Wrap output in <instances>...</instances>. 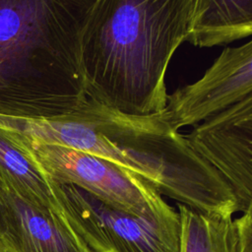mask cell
Here are the masks:
<instances>
[{
  "label": "cell",
  "mask_w": 252,
  "mask_h": 252,
  "mask_svg": "<svg viewBox=\"0 0 252 252\" xmlns=\"http://www.w3.org/2000/svg\"><path fill=\"white\" fill-rule=\"evenodd\" d=\"M179 252H237V233L230 215L208 214L178 204Z\"/></svg>",
  "instance_id": "30bf717a"
},
{
  "label": "cell",
  "mask_w": 252,
  "mask_h": 252,
  "mask_svg": "<svg viewBox=\"0 0 252 252\" xmlns=\"http://www.w3.org/2000/svg\"><path fill=\"white\" fill-rule=\"evenodd\" d=\"M95 0H0V114L51 118L87 99L83 29Z\"/></svg>",
  "instance_id": "7a4b0ae2"
},
{
  "label": "cell",
  "mask_w": 252,
  "mask_h": 252,
  "mask_svg": "<svg viewBox=\"0 0 252 252\" xmlns=\"http://www.w3.org/2000/svg\"><path fill=\"white\" fill-rule=\"evenodd\" d=\"M14 133L55 183L74 185L107 205L137 216L174 210L152 184L127 168L94 155Z\"/></svg>",
  "instance_id": "277c9868"
},
{
  "label": "cell",
  "mask_w": 252,
  "mask_h": 252,
  "mask_svg": "<svg viewBox=\"0 0 252 252\" xmlns=\"http://www.w3.org/2000/svg\"><path fill=\"white\" fill-rule=\"evenodd\" d=\"M2 242L12 252H90L62 215L4 191Z\"/></svg>",
  "instance_id": "52a82bcc"
},
{
  "label": "cell",
  "mask_w": 252,
  "mask_h": 252,
  "mask_svg": "<svg viewBox=\"0 0 252 252\" xmlns=\"http://www.w3.org/2000/svg\"><path fill=\"white\" fill-rule=\"evenodd\" d=\"M0 180L6 189L25 201L62 215L48 176L17 135L3 128H0Z\"/></svg>",
  "instance_id": "9c48e42d"
},
{
  "label": "cell",
  "mask_w": 252,
  "mask_h": 252,
  "mask_svg": "<svg viewBox=\"0 0 252 252\" xmlns=\"http://www.w3.org/2000/svg\"><path fill=\"white\" fill-rule=\"evenodd\" d=\"M252 33V0H193L186 40L212 47Z\"/></svg>",
  "instance_id": "ba28073f"
},
{
  "label": "cell",
  "mask_w": 252,
  "mask_h": 252,
  "mask_svg": "<svg viewBox=\"0 0 252 252\" xmlns=\"http://www.w3.org/2000/svg\"><path fill=\"white\" fill-rule=\"evenodd\" d=\"M4 191L5 187L0 180V242H2L3 234L5 231V220H4Z\"/></svg>",
  "instance_id": "8fae6325"
},
{
  "label": "cell",
  "mask_w": 252,
  "mask_h": 252,
  "mask_svg": "<svg viewBox=\"0 0 252 252\" xmlns=\"http://www.w3.org/2000/svg\"><path fill=\"white\" fill-rule=\"evenodd\" d=\"M51 181V180H50ZM62 215L90 252H179L178 213L137 216L51 181Z\"/></svg>",
  "instance_id": "3957f363"
},
{
  "label": "cell",
  "mask_w": 252,
  "mask_h": 252,
  "mask_svg": "<svg viewBox=\"0 0 252 252\" xmlns=\"http://www.w3.org/2000/svg\"><path fill=\"white\" fill-rule=\"evenodd\" d=\"M193 0H95L81 38L88 98L131 115L163 110L165 74Z\"/></svg>",
  "instance_id": "6da1fadb"
},
{
  "label": "cell",
  "mask_w": 252,
  "mask_h": 252,
  "mask_svg": "<svg viewBox=\"0 0 252 252\" xmlns=\"http://www.w3.org/2000/svg\"><path fill=\"white\" fill-rule=\"evenodd\" d=\"M185 139L228 184L236 212L252 209V95L204 120Z\"/></svg>",
  "instance_id": "5b68a950"
},
{
  "label": "cell",
  "mask_w": 252,
  "mask_h": 252,
  "mask_svg": "<svg viewBox=\"0 0 252 252\" xmlns=\"http://www.w3.org/2000/svg\"><path fill=\"white\" fill-rule=\"evenodd\" d=\"M0 252H12L3 242H0Z\"/></svg>",
  "instance_id": "7c38bea8"
},
{
  "label": "cell",
  "mask_w": 252,
  "mask_h": 252,
  "mask_svg": "<svg viewBox=\"0 0 252 252\" xmlns=\"http://www.w3.org/2000/svg\"><path fill=\"white\" fill-rule=\"evenodd\" d=\"M252 95V41L225 47L197 82L167 94L158 115L174 130L195 125Z\"/></svg>",
  "instance_id": "8992f818"
}]
</instances>
